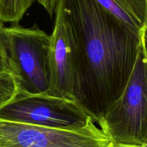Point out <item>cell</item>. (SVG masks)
<instances>
[{"label": "cell", "mask_w": 147, "mask_h": 147, "mask_svg": "<svg viewBox=\"0 0 147 147\" xmlns=\"http://www.w3.org/2000/svg\"><path fill=\"white\" fill-rule=\"evenodd\" d=\"M20 90L19 81L15 74H0V107L12 100Z\"/></svg>", "instance_id": "cell-9"}, {"label": "cell", "mask_w": 147, "mask_h": 147, "mask_svg": "<svg viewBox=\"0 0 147 147\" xmlns=\"http://www.w3.org/2000/svg\"><path fill=\"white\" fill-rule=\"evenodd\" d=\"M97 124L113 144L141 146L147 140V56L143 43L122 94Z\"/></svg>", "instance_id": "cell-2"}, {"label": "cell", "mask_w": 147, "mask_h": 147, "mask_svg": "<svg viewBox=\"0 0 147 147\" xmlns=\"http://www.w3.org/2000/svg\"><path fill=\"white\" fill-rule=\"evenodd\" d=\"M49 53V88L47 94L83 100L82 74L78 48L70 25L59 12H55Z\"/></svg>", "instance_id": "cell-5"}, {"label": "cell", "mask_w": 147, "mask_h": 147, "mask_svg": "<svg viewBox=\"0 0 147 147\" xmlns=\"http://www.w3.org/2000/svg\"><path fill=\"white\" fill-rule=\"evenodd\" d=\"M55 12L66 19L74 35L82 74L81 105L97 123L125 89L142 34L132 30L97 0H56Z\"/></svg>", "instance_id": "cell-1"}, {"label": "cell", "mask_w": 147, "mask_h": 147, "mask_svg": "<svg viewBox=\"0 0 147 147\" xmlns=\"http://www.w3.org/2000/svg\"><path fill=\"white\" fill-rule=\"evenodd\" d=\"M5 31L9 61L20 90L47 94L50 35L38 28H23L19 24L5 27Z\"/></svg>", "instance_id": "cell-4"}, {"label": "cell", "mask_w": 147, "mask_h": 147, "mask_svg": "<svg viewBox=\"0 0 147 147\" xmlns=\"http://www.w3.org/2000/svg\"><path fill=\"white\" fill-rule=\"evenodd\" d=\"M38 2L48 12L51 18H53L56 7V0H37Z\"/></svg>", "instance_id": "cell-11"}, {"label": "cell", "mask_w": 147, "mask_h": 147, "mask_svg": "<svg viewBox=\"0 0 147 147\" xmlns=\"http://www.w3.org/2000/svg\"><path fill=\"white\" fill-rule=\"evenodd\" d=\"M35 0H0V22L18 24Z\"/></svg>", "instance_id": "cell-8"}, {"label": "cell", "mask_w": 147, "mask_h": 147, "mask_svg": "<svg viewBox=\"0 0 147 147\" xmlns=\"http://www.w3.org/2000/svg\"><path fill=\"white\" fill-rule=\"evenodd\" d=\"M5 29L4 24L0 22V74L11 73L15 75L9 59Z\"/></svg>", "instance_id": "cell-10"}, {"label": "cell", "mask_w": 147, "mask_h": 147, "mask_svg": "<svg viewBox=\"0 0 147 147\" xmlns=\"http://www.w3.org/2000/svg\"><path fill=\"white\" fill-rule=\"evenodd\" d=\"M140 147H147V140H146V142L144 143L142 146H141Z\"/></svg>", "instance_id": "cell-14"}, {"label": "cell", "mask_w": 147, "mask_h": 147, "mask_svg": "<svg viewBox=\"0 0 147 147\" xmlns=\"http://www.w3.org/2000/svg\"><path fill=\"white\" fill-rule=\"evenodd\" d=\"M110 13L134 32L147 27V0H97Z\"/></svg>", "instance_id": "cell-7"}, {"label": "cell", "mask_w": 147, "mask_h": 147, "mask_svg": "<svg viewBox=\"0 0 147 147\" xmlns=\"http://www.w3.org/2000/svg\"><path fill=\"white\" fill-rule=\"evenodd\" d=\"M111 144L93 121L84 128L59 129L0 120V147H110Z\"/></svg>", "instance_id": "cell-6"}, {"label": "cell", "mask_w": 147, "mask_h": 147, "mask_svg": "<svg viewBox=\"0 0 147 147\" xmlns=\"http://www.w3.org/2000/svg\"><path fill=\"white\" fill-rule=\"evenodd\" d=\"M0 120L59 129H78L92 121L75 100L22 90L0 107Z\"/></svg>", "instance_id": "cell-3"}, {"label": "cell", "mask_w": 147, "mask_h": 147, "mask_svg": "<svg viewBox=\"0 0 147 147\" xmlns=\"http://www.w3.org/2000/svg\"><path fill=\"white\" fill-rule=\"evenodd\" d=\"M110 147H140L136 146H131V145H125V144H111Z\"/></svg>", "instance_id": "cell-13"}, {"label": "cell", "mask_w": 147, "mask_h": 147, "mask_svg": "<svg viewBox=\"0 0 147 147\" xmlns=\"http://www.w3.org/2000/svg\"><path fill=\"white\" fill-rule=\"evenodd\" d=\"M142 43L144 51H145L147 56V27L144 30V32H142Z\"/></svg>", "instance_id": "cell-12"}]
</instances>
